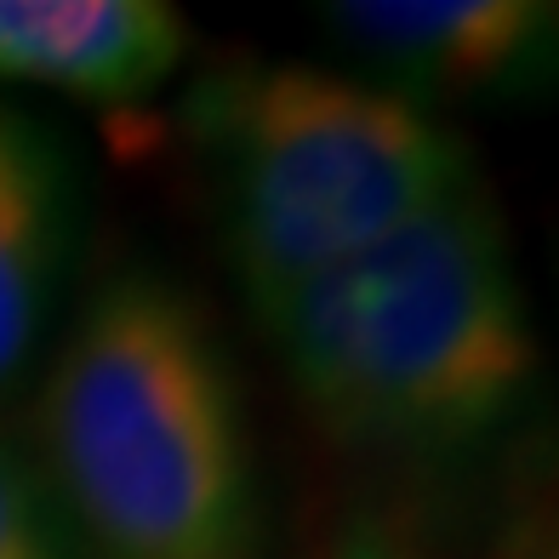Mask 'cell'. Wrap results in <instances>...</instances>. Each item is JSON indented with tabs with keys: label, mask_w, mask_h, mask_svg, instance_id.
Here are the masks:
<instances>
[{
	"label": "cell",
	"mask_w": 559,
	"mask_h": 559,
	"mask_svg": "<svg viewBox=\"0 0 559 559\" xmlns=\"http://www.w3.org/2000/svg\"><path fill=\"white\" fill-rule=\"evenodd\" d=\"M189 52V23L160 0H0V81L97 104L160 92Z\"/></svg>",
	"instance_id": "5b68a950"
},
{
	"label": "cell",
	"mask_w": 559,
	"mask_h": 559,
	"mask_svg": "<svg viewBox=\"0 0 559 559\" xmlns=\"http://www.w3.org/2000/svg\"><path fill=\"white\" fill-rule=\"evenodd\" d=\"M292 400L366 463H468L543 394V343L486 177L263 320Z\"/></svg>",
	"instance_id": "6da1fadb"
},
{
	"label": "cell",
	"mask_w": 559,
	"mask_h": 559,
	"mask_svg": "<svg viewBox=\"0 0 559 559\" xmlns=\"http://www.w3.org/2000/svg\"><path fill=\"white\" fill-rule=\"evenodd\" d=\"M320 29L360 81L435 115L537 109L559 97V7L537 0H325Z\"/></svg>",
	"instance_id": "277c9868"
},
{
	"label": "cell",
	"mask_w": 559,
	"mask_h": 559,
	"mask_svg": "<svg viewBox=\"0 0 559 559\" xmlns=\"http://www.w3.org/2000/svg\"><path fill=\"white\" fill-rule=\"evenodd\" d=\"M183 126L212 177L223 258L258 320L479 177L440 115L286 58L206 69L183 97Z\"/></svg>",
	"instance_id": "3957f363"
},
{
	"label": "cell",
	"mask_w": 559,
	"mask_h": 559,
	"mask_svg": "<svg viewBox=\"0 0 559 559\" xmlns=\"http://www.w3.org/2000/svg\"><path fill=\"white\" fill-rule=\"evenodd\" d=\"M537 559H559V525L548 531V543H543V554H537Z\"/></svg>",
	"instance_id": "9c48e42d"
},
{
	"label": "cell",
	"mask_w": 559,
	"mask_h": 559,
	"mask_svg": "<svg viewBox=\"0 0 559 559\" xmlns=\"http://www.w3.org/2000/svg\"><path fill=\"white\" fill-rule=\"evenodd\" d=\"M74 240V183L58 138L0 104V389L17 383L58 302Z\"/></svg>",
	"instance_id": "8992f818"
},
{
	"label": "cell",
	"mask_w": 559,
	"mask_h": 559,
	"mask_svg": "<svg viewBox=\"0 0 559 559\" xmlns=\"http://www.w3.org/2000/svg\"><path fill=\"white\" fill-rule=\"evenodd\" d=\"M0 559H86L46 474L0 440Z\"/></svg>",
	"instance_id": "52a82bcc"
},
{
	"label": "cell",
	"mask_w": 559,
	"mask_h": 559,
	"mask_svg": "<svg viewBox=\"0 0 559 559\" xmlns=\"http://www.w3.org/2000/svg\"><path fill=\"white\" fill-rule=\"evenodd\" d=\"M325 559H440V554H423L412 543L389 537V531H348V537L325 554Z\"/></svg>",
	"instance_id": "ba28073f"
},
{
	"label": "cell",
	"mask_w": 559,
	"mask_h": 559,
	"mask_svg": "<svg viewBox=\"0 0 559 559\" xmlns=\"http://www.w3.org/2000/svg\"><path fill=\"white\" fill-rule=\"evenodd\" d=\"M46 486L86 559H263V474L212 314L126 269L86 302L40 394Z\"/></svg>",
	"instance_id": "7a4b0ae2"
}]
</instances>
